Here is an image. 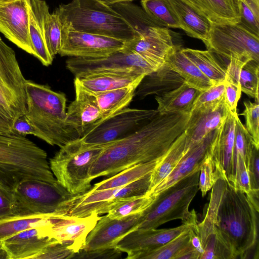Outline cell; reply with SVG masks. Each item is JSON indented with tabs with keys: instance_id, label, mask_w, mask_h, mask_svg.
Wrapping results in <instances>:
<instances>
[{
	"instance_id": "obj_52",
	"label": "cell",
	"mask_w": 259,
	"mask_h": 259,
	"mask_svg": "<svg viewBox=\"0 0 259 259\" xmlns=\"http://www.w3.org/2000/svg\"><path fill=\"white\" fill-rule=\"evenodd\" d=\"M12 133L23 136L27 135H34L32 127L24 115L16 119L12 127Z\"/></svg>"
},
{
	"instance_id": "obj_38",
	"label": "cell",
	"mask_w": 259,
	"mask_h": 259,
	"mask_svg": "<svg viewBox=\"0 0 259 259\" xmlns=\"http://www.w3.org/2000/svg\"><path fill=\"white\" fill-rule=\"evenodd\" d=\"M141 4L144 12L157 25L181 29L167 0H141Z\"/></svg>"
},
{
	"instance_id": "obj_4",
	"label": "cell",
	"mask_w": 259,
	"mask_h": 259,
	"mask_svg": "<svg viewBox=\"0 0 259 259\" xmlns=\"http://www.w3.org/2000/svg\"><path fill=\"white\" fill-rule=\"evenodd\" d=\"M31 180L55 181L46 152L26 136L0 134V186L13 191Z\"/></svg>"
},
{
	"instance_id": "obj_46",
	"label": "cell",
	"mask_w": 259,
	"mask_h": 259,
	"mask_svg": "<svg viewBox=\"0 0 259 259\" xmlns=\"http://www.w3.org/2000/svg\"><path fill=\"white\" fill-rule=\"evenodd\" d=\"M20 116L0 94V134H13L14 123Z\"/></svg>"
},
{
	"instance_id": "obj_10",
	"label": "cell",
	"mask_w": 259,
	"mask_h": 259,
	"mask_svg": "<svg viewBox=\"0 0 259 259\" xmlns=\"http://www.w3.org/2000/svg\"><path fill=\"white\" fill-rule=\"evenodd\" d=\"M66 66L75 77L99 73L146 75L157 69L140 56L123 48L102 57H71L67 60Z\"/></svg>"
},
{
	"instance_id": "obj_8",
	"label": "cell",
	"mask_w": 259,
	"mask_h": 259,
	"mask_svg": "<svg viewBox=\"0 0 259 259\" xmlns=\"http://www.w3.org/2000/svg\"><path fill=\"white\" fill-rule=\"evenodd\" d=\"M151 173L125 186L75 195L61 204L56 213L78 218L92 214L107 213L121 201L147 194L150 188Z\"/></svg>"
},
{
	"instance_id": "obj_2",
	"label": "cell",
	"mask_w": 259,
	"mask_h": 259,
	"mask_svg": "<svg viewBox=\"0 0 259 259\" xmlns=\"http://www.w3.org/2000/svg\"><path fill=\"white\" fill-rule=\"evenodd\" d=\"M258 213L246 194L226 181L215 228L234 258H258Z\"/></svg>"
},
{
	"instance_id": "obj_31",
	"label": "cell",
	"mask_w": 259,
	"mask_h": 259,
	"mask_svg": "<svg viewBox=\"0 0 259 259\" xmlns=\"http://www.w3.org/2000/svg\"><path fill=\"white\" fill-rule=\"evenodd\" d=\"M165 63L178 73L186 83L200 91L206 90L213 85L179 46L168 54Z\"/></svg>"
},
{
	"instance_id": "obj_34",
	"label": "cell",
	"mask_w": 259,
	"mask_h": 259,
	"mask_svg": "<svg viewBox=\"0 0 259 259\" xmlns=\"http://www.w3.org/2000/svg\"><path fill=\"white\" fill-rule=\"evenodd\" d=\"M186 135L184 132L173 143L168 151L151 174L149 194L173 171L185 155Z\"/></svg>"
},
{
	"instance_id": "obj_40",
	"label": "cell",
	"mask_w": 259,
	"mask_h": 259,
	"mask_svg": "<svg viewBox=\"0 0 259 259\" xmlns=\"http://www.w3.org/2000/svg\"><path fill=\"white\" fill-rule=\"evenodd\" d=\"M239 83L241 92L258 102L259 63L249 61L241 68Z\"/></svg>"
},
{
	"instance_id": "obj_41",
	"label": "cell",
	"mask_w": 259,
	"mask_h": 259,
	"mask_svg": "<svg viewBox=\"0 0 259 259\" xmlns=\"http://www.w3.org/2000/svg\"><path fill=\"white\" fill-rule=\"evenodd\" d=\"M45 40L50 55L53 59L58 54L62 41V25L58 15L49 13L45 21Z\"/></svg>"
},
{
	"instance_id": "obj_53",
	"label": "cell",
	"mask_w": 259,
	"mask_h": 259,
	"mask_svg": "<svg viewBox=\"0 0 259 259\" xmlns=\"http://www.w3.org/2000/svg\"><path fill=\"white\" fill-rule=\"evenodd\" d=\"M200 256V254L192 245L190 240L189 243L178 253L175 259H198Z\"/></svg>"
},
{
	"instance_id": "obj_21",
	"label": "cell",
	"mask_w": 259,
	"mask_h": 259,
	"mask_svg": "<svg viewBox=\"0 0 259 259\" xmlns=\"http://www.w3.org/2000/svg\"><path fill=\"white\" fill-rule=\"evenodd\" d=\"M74 84L75 97L66 109V121L81 138L98 123L101 115L94 95Z\"/></svg>"
},
{
	"instance_id": "obj_27",
	"label": "cell",
	"mask_w": 259,
	"mask_h": 259,
	"mask_svg": "<svg viewBox=\"0 0 259 259\" xmlns=\"http://www.w3.org/2000/svg\"><path fill=\"white\" fill-rule=\"evenodd\" d=\"M145 76L125 73L94 74L75 77L74 83L90 93L96 94L125 87L137 88Z\"/></svg>"
},
{
	"instance_id": "obj_48",
	"label": "cell",
	"mask_w": 259,
	"mask_h": 259,
	"mask_svg": "<svg viewBox=\"0 0 259 259\" xmlns=\"http://www.w3.org/2000/svg\"><path fill=\"white\" fill-rule=\"evenodd\" d=\"M18 215L19 210L13 191L0 186V220Z\"/></svg>"
},
{
	"instance_id": "obj_33",
	"label": "cell",
	"mask_w": 259,
	"mask_h": 259,
	"mask_svg": "<svg viewBox=\"0 0 259 259\" xmlns=\"http://www.w3.org/2000/svg\"><path fill=\"white\" fill-rule=\"evenodd\" d=\"M60 214L38 213L18 215L0 220V240L26 230L51 225L55 222Z\"/></svg>"
},
{
	"instance_id": "obj_55",
	"label": "cell",
	"mask_w": 259,
	"mask_h": 259,
	"mask_svg": "<svg viewBox=\"0 0 259 259\" xmlns=\"http://www.w3.org/2000/svg\"><path fill=\"white\" fill-rule=\"evenodd\" d=\"M2 258L8 259V256L6 251L3 248L0 243V259Z\"/></svg>"
},
{
	"instance_id": "obj_44",
	"label": "cell",
	"mask_w": 259,
	"mask_h": 259,
	"mask_svg": "<svg viewBox=\"0 0 259 259\" xmlns=\"http://www.w3.org/2000/svg\"><path fill=\"white\" fill-rule=\"evenodd\" d=\"M240 16L239 23L252 33L259 36V8L247 0L237 1Z\"/></svg>"
},
{
	"instance_id": "obj_25",
	"label": "cell",
	"mask_w": 259,
	"mask_h": 259,
	"mask_svg": "<svg viewBox=\"0 0 259 259\" xmlns=\"http://www.w3.org/2000/svg\"><path fill=\"white\" fill-rule=\"evenodd\" d=\"M181 29L189 36L204 42L209 34L211 23L185 0H167Z\"/></svg>"
},
{
	"instance_id": "obj_11",
	"label": "cell",
	"mask_w": 259,
	"mask_h": 259,
	"mask_svg": "<svg viewBox=\"0 0 259 259\" xmlns=\"http://www.w3.org/2000/svg\"><path fill=\"white\" fill-rule=\"evenodd\" d=\"M13 192L20 215L56 213L62 203L75 195L57 181L37 180L21 183Z\"/></svg>"
},
{
	"instance_id": "obj_13",
	"label": "cell",
	"mask_w": 259,
	"mask_h": 259,
	"mask_svg": "<svg viewBox=\"0 0 259 259\" xmlns=\"http://www.w3.org/2000/svg\"><path fill=\"white\" fill-rule=\"evenodd\" d=\"M125 42L109 36L75 31L62 26L61 56L98 58L122 50Z\"/></svg>"
},
{
	"instance_id": "obj_9",
	"label": "cell",
	"mask_w": 259,
	"mask_h": 259,
	"mask_svg": "<svg viewBox=\"0 0 259 259\" xmlns=\"http://www.w3.org/2000/svg\"><path fill=\"white\" fill-rule=\"evenodd\" d=\"M207 50L228 60L259 63V36L241 25L211 23L209 34L203 42Z\"/></svg>"
},
{
	"instance_id": "obj_22",
	"label": "cell",
	"mask_w": 259,
	"mask_h": 259,
	"mask_svg": "<svg viewBox=\"0 0 259 259\" xmlns=\"http://www.w3.org/2000/svg\"><path fill=\"white\" fill-rule=\"evenodd\" d=\"M229 113L224 101L214 109L192 111L184 131L185 154L209 134L220 128Z\"/></svg>"
},
{
	"instance_id": "obj_26",
	"label": "cell",
	"mask_w": 259,
	"mask_h": 259,
	"mask_svg": "<svg viewBox=\"0 0 259 259\" xmlns=\"http://www.w3.org/2000/svg\"><path fill=\"white\" fill-rule=\"evenodd\" d=\"M49 8L44 0H31L29 12V34L35 57L45 66L52 64L53 59L48 51L45 33V21Z\"/></svg>"
},
{
	"instance_id": "obj_35",
	"label": "cell",
	"mask_w": 259,
	"mask_h": 259,
	"mask_svg": "<svg viewBox=\"0 0 259 259\" xmlns=\"http://www.w3.org/2000/svg\"><path fill=\"white\" fill-rule=\"evenodd\" d=\"M182 51L213 84L225 81L226 69L219 63L213 53L190 48H182Z\"/></svg>"
},
{
	"instance_id": "obj_36",
	"label": "cell",
	"mask_w": 259,
	"mask_h": 259,
	"mask_svg": "<svg viewBox=\"0 0 259 259\" xmlns=\"http://www.w3.org/2000/svg\"><path fill=\"white\" fill-rule=\"evenodd\" d=\"M161 159L126 168L107 179L94 184L89 191L93 192L117 188L133 183L152 172Z\"/></svg>"
},
{
	"instance_id": "obj_43",
	"label": "cell",
	"mask_w": 259,
	"mask_h": 259,
	"mask_svg": "<svg viewBox=\"0 0 259 259\" xmlns=\"http://www.w3.org/2000/svg\"><path fill=\"white\" fill-rule=\"evenodd\" d=\"M244 109L241 115L245 118V127L250 135L254 146L259 148V105L258 102L244 101Z\"/></svg>"
},
{
	"instance_id": "obj_19",
	"label": "cell",
	"mask_w": 259,
	"mask_h": 259,
	"mask_svg": "<svg viewBox=\"0 0 259 259\" xmlns=\"http://www.w3.org/2000/svg\"><path fill=\"white\" fill-rule=\"evenodd\" d=\"M142 212L121 218L101 217L88 234L83 249L115 247L123 236L137 229Z\"/></svg>"
},
{
	"instance_id": "obj_6",
	"label": "cell",
	"mask_w": 259,
	"mask_h": 259,
	"mask_svg": "<svg viewBox=\"0 0 259 259\" xmlns=\"http://www.w3.org/2000/svg\"><path fill=\"white\" fill-rule=\"evenodd\" d=\"M200 170H196L163 190L142 212L137 229H155L175 220L183 223H198L194 210L189 209L191 202L199 190Z\"/></svg>"
},
{
	"instance_id": "obj_18",
	"label": "cell",
	"mask_w": 259,
	"mask_h": 259,
	"mask_svg": "<svg viewBox=\"0 0 259 259\" xmlns=\"http://www.w3.org/2000/svg\"><path fill=\"white\" fill-rule=\"evenodd\" d=\"M53 224L30 228L1 240L8 259H34L48 246L58 242L51 235Z\"/></svg>"
},
{
	"instance_id": "obj_3",
	"label": "cell",
	"mask_w": 259,
	"mask_h": 259,
	"mask_svg": "<svg viewBox=\"0 0 259 259\" xmlns=\"http://www.w3.org/2000/svg\"><path fill=\"white\" fill-rule=\"evenodd\" d=\"M26 109L24 116L35 137L60 148L80 138L66 122L67 98L49 86L26 80Z\"/></svg>"
},
{
	"instance_id": "obj_29",
	"label": "cell",
	"mask_w": 259,
	"mask_h": 259,
	"mask_svg": "<svg viewBox=\"0 0 259 259\" xmlns=\"http://www.w3.org/2000/svg\"><path fill=\"white\" fill-rule=\"evenodd\" d=\"M211 23L236 24L240 22L237 0H185Z\"/></svg>"
},
{
	"instance_id": "obj_47",
	"label": "cell",
	"mask_w": 259,
	"mask_h": 259,
	"mask_svg": "<svg viewBox=\"0 0 259 259\" xmlns=\"http://www.w3.org/2000/svg\"><path fill=\"white\" fill-rule=\"evenodd\" d=\"M122 252L116 247L102 248L92 250L82 249L74 254L73 259H117Z\"/></svg>"
},
{
	"instance_id": "obj_7",
	"label": "cell",
	"mask_w": 259,
	"mask_h": 259,
	"mask_svg": "<svg viewBox=\"0 0 259 259\" xmlns=\"http://www.w3.org/2000/svg\"><path fill=\"white\" fill-rule=\"evenodd\" d=\"M107 145H90L79 138L61 147L49 163L57 181L74 195L88 191L90 168Z\"/></svg>"
},
{
	"instance_id": "obj_51",
	"label": "cell",
	"mask_w": 259,
	"mask_h": 259,
	"mask_svg": "<svg viewBox=\"0 0 259 259\" xmlns=\"http://www.w3.org/2000/svg\"><path fill=\"white\" fill-rule=\"evenodd\" d=\"M258 167V149L254 147L248 165V171L251 190H259Z\"/></svg>"
},
{
	"instance_id": "obj_23",
	"label": "cell",
	"mask_w": 259,
	"mask_h": 259,
	"mask_svg": "<svg viewBox=\"0 0 259 259\" xmlns=\"http://www.w3.org/2000/svg\"><path fill=\"white\" fill-rule=\"evenodd\" d=\"M195 225L183 223L181 226L172 228L135 229L123 236L117 242L115 247L126 253L157 247L165 244L182 232L189 230Z\"/></svg>"
},
{
	"instance_id": "obj_1",
	"label": "cell",
	"mask_w": 259,
	"mask_h": 259,
	"mask_svg": "<svg viewBox=\"0 0 259 259\" xmlns=\"http://www.w3.org/2000/svg\"><path fill=\"white\" fill-rule=\"evenodd\" d=\"M190 114L158 113L126 137L108 144L89 171L92 180L162 158L184 132Z\"/></svg>"
},
{
	"instance_id": "obj_28",
	"label": "cell",
	"mask_w": 259,
	"mask_h": 259,
	"mask_svg": "<svg viewBox=\"0 0 259 259\" xmlns=\"http://www.w3.org/2000/svg\"><path fill=\"white\" fill-rule=\"evenodd\" d=\"M184 79L164 63L146 75L138 86L135 95L140 99L150 95L162 96L180 87Z\"/></svg>"
},
{
	"instance_id": "obj_17",
	"label": "cell",
	"mask_w": 259,
	"mask_h": 259,
	"mask_svg": "<svg viewBox=\"0 0 259 259\" xmlns=\"http://www.w3.org/2000/svg\"><path fill=\"white\" fill-rule=\"evenodd\" d=\"M236 115L229 113L224 123L215 131L207 148L219 179H224L235 188L236 157L234 144Z\"/></svg>"
},
{
	"instance_id": "obj_49",
	"label": "cell",
	"mask_w": 259,
	"mask_h": 259,
	"mask_svg": "<svg viewBox=\"0 0 259 259\" xmlns=\"http://www.w3.org/2000/svg\"><path fill=\"white\" fill-rule=\"evenodd\" d=\"M74 253L67 245L57 242L48 246L34 259H71Z\"/></svg>"
},
{
	"instance_id": "obj_16",
	"label": "cell",
	"mask_w": 259,
	"mask_h": 259,
	"mask_svg": "<svg viewBox=\"0 0 259 259\" xmlns=\"http://www.w3.org/2000/svg\"><path fill=\"white\" fill-rule=\"evenodd\" d=\"M26 81L15 51L0 36V94L20 116L26 109Z\"/></svg>"
},
{
	"instance_id": "obj_30",
	"label": "cell",
	"mask_w": 259,
	"mask_h": 259,
	"mask_svg": "<svg viewBox=\"0 0 259 259\" xmlns=\"http://www.w3.org/2000/svg\"><path fill=\"white\" fill-rule=\"evenodd\" d=\"M201 92L184 82L178 88L162 96H155L158 104L157 111L161 114H190Z\"/></svg>"
},
{
	"instance_id": "obj_45",
	"label": "cell",
	"mask_w": 259,
	"mask_h": 259,
	"mask_svg": "<svg viewBox=\"0 0 259 259\" xmlns=\"http://www.w3.org/2000/svg\"><path fill=\"white\" fill-rule=\"evenodd\" d=\"M218 179L219 178L215 172L211 156L207 149L200 165L199 177V190H200L202 196H204L212 188Z\"/></svg>"
},
{
	"instance_id": "obj_12",
	"label": "cell",
	"mask_w": 259,
	"mask_h": 259,
	"mask_svg": "<svg viewBox=\"0 0 259 259\" xmlns=\"http://www.w3.org/2000/svg\"><path fill=\"white\" fill-rule=\"evenodd\" d=\"M157 114V110L126 107L96 124L81 139L90 145H107L128 135Z\"/></svg>"
},
{
	"instance_id": "obj_14",
	"label": "cell",
	"mask_w": 259,
	"mask_h": 259,
	"mask_svg": "<svg viewBox=\"0 0 259 259\" xmlns=\"http://www.w3.org/2000/svg\"><path fill=\"white\" fill-rule=\"evenodd\" d=\"M136 31V36L125 42L123 49L140 56L156 69L165 63L167 56L177 47L167 28L150 25Z\"/></svg>"
},
{
	"instance_id": "obj_54",
	"label": "cell",
	"mask_w": 259,
	"mask_h": 259,
	"mask_svg": "<svg viewBox=\"0 0 259 259\" xmlns=\"http://www.w3.org/2000/svg\"><path fill=\"white\" fill-rule=\"evenodd\" d=\"M102 4L108 6H112L113 5L126 2H132L134 0H95Z\"/></svg>"
},
{
	"instance_id": "obj_42",
	"label": "cell",
	"mask_w": 259,
	"mask_h": 259,
	"mask_svg": "<svg viewBox=\"0 0 259 259\" xmlns=\"http://www.w3.org/2000/svg\"><path fill=\"white\" fill-rule=\"evenodd\" d=\"M225 88L224 81L213 84L207 90L201 91L195 101L191 111L218 107L224 101Z\"/></svg>"
},
{
	"instance_id": "obj_39",
	"label": "cell",
	"mask_w": 259,
	"mask_h": 259,
	"mask_svg": "<svg viewBox=\"0 0 259 259\" xmlns=\"http://www.w3.org/2000/svg\"><path fill=\"white\" fill-rule=\"evenodd\" d=\"M156 196L145 195L125 199L117 203L107 213L111 218H121L141 212L155 200Z\"/></svg>"
},
{
	"instance_id": "obj_50",
	"label": "cell",
	"mask_w": 259,
	"mask_h": 259,
	"mask_svg": "<svg viewBox=\"0 0 259 259\" xmlns=\"http://www.w3.org/2000/svg\"><path fill=\"white\" fill-rule=\"evenodd\" d=\"M224 104L229 112L236 115L237 106L240 98L241 90L240 84L225 81Z\"/></svg>"
},
{
	"instance_id": "obj_20",
	"label": "cell",
	"mask_w": 259,
	"mask_h": 259,
	"mask_svg": "<svg viewBox=\"0 0 259 259\" xmlns=\"http://www.w3.org/2000/svg\"><path fill=\"white\" fill-rule=\"evenodd\" d=\"M100 218L95 213L82 218L61 215L51 227L52 237L77 252L84 247L88 234Z\"/></svg>"
},
{
	"instance_id": "obj_32",
	"label": "cell",
	"mask_w": 259,
	"mask_h": 259,
	"mask_svg": "<svg viewBox=\"0 0 259 259\" xmlns=\"http://www.w3.org/2000/svg\"><path fill=\"white\" fill-rule=\"evenodd\" d=\"M137 88L135 87H125L93 94L101 115V119L98 123L127 107L135 96Z\"/></svg>"
},
{
	"instance_id": "obj_24",
	"label": "cell",
	"mask_w": 259,
	"mask_h": 259,
	"mask_svg": "<svg viewBox=\"0 0 259 259\" xmlns=\"http://www.w3.org/2000/svg\"><path fill=\"white\" fill-rule=\"evenodd\" d=\"M214 132L188 150L170 175L148 195L156 196L193 172L200 170Z\"/></svg>"
},
{
	"instance_id": "obj_37",
	"label": "cell",
	"mask_w": 259,
	"mask_h": 259,
	"mask_svg": "<svg viewBox=\"0 0 259 259\" xmlns=\"http://www.w3.org/2000/svg\"><path fill=\"white\" fill-rule=\"evenodd\" d=\"M191 228L167 242L153 248L132 251L127 254L128 259H175L178 253L190 241Z\"/></svg>"
},
{
	"instance_id": "obj_15",
	"label": "cell",
	"mask_w": 259,
	"mask_h": 259,
	"mask_svg": "<svg viewBox=\"0 0 259 259\" xmlns=\"http://www.w3.org/2000/svg\"><path fill=\"white\" fill-rule=\"evenodd\" d=\"M31 0H0V32L26 53L35 57L29 34Z\"/></svg>"
},
{
	"instance_id": "obj_5",
	"label": "cell",
	"mask_w": 259,
	"mask_h": 259,
	"mask_svg": "<svg viewBox=\"0 0 259 259\" xmlns=\"http://www.w3.org/2000/svg\"><path fill=\"white\" fill-rule=\"evenodd\" d=\"M54 12L62 26L75 31L109 36L125 42L137 35L133 26L121 14L112 7L95 0H72L60 5Z\"/></svg>"
},
{
	"instance_id": "obj_56",
	"label": "cell",
	"mask_w": 259,
	"mask_h": 259,
	"mask_svg": "<svg viewBox=\"0 0 259 259\" xmlns=\"http://www.w3.org/2000/svg\"><path fill=\"white\" fill-rule=\"evenodd\" d=\"M239 1V0H237ZM255 7L259 8V0H247Z\"/></svg>"
}]
</instances>
